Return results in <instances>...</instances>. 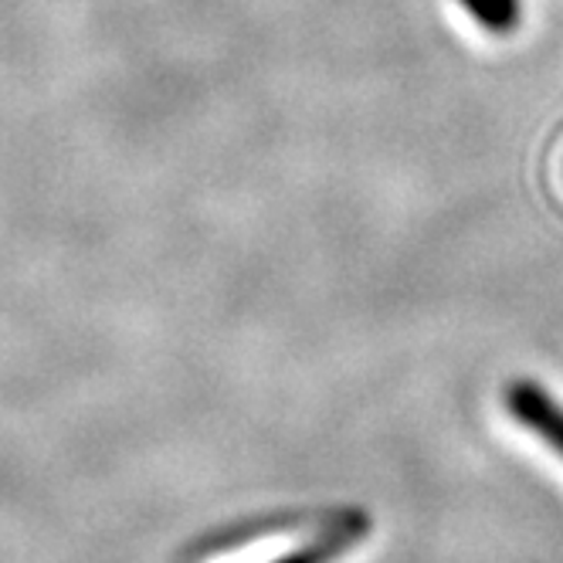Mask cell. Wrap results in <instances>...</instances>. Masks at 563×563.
<instances>
[{
  "mask_svg": "<svg viewBox=\"0 0 563 563\" xmlns=\"http://www.w3.org/2000/svg\"><path fill=\"white\" fill-rule=\"evenodd\" d=\"M367 533H371V519L364 512H350L346 519L336 522V527H330L323 537L296 547L292 553L278 556L272 563H333L336 556H343L360 537H367Z\"/></svg>",
  "mask_w": 563,
  "mask_h": 563,
  "instance_id": "cell-2",
  "label": "cell"
},
{
  "mask_svg": "<svg viewBox=\"0 0 563 563\" xmlns=\"http://www.w3.org/2000/svg\"><path fill=\"white\" fill-rule=\"evenodd\" d=\"M506 408L516 424L533 431L547 449L563 459V405L537 380H512L506 387Z\"/></svg>",
  "mask_w": 563,
  "mask_h": 563,
  "instance_id": "cell-1",
  "label": "cell"
},
{
  "mask_svg": "<svg viewBox=\"0 0 563 563\" xmlns=\"http://www.w3.org/2000/svg\"><path fill=\"white\" fill-rule=\"evenodd\" d=\"M459 4L493 34H506L519 24L522 4L519 0H459Z\"/></svg>",
  "mask_w": 563,
  "mask_h": 563,
  "instance_id": "cell-3",
  "label": "cell"
}]
</instances>
